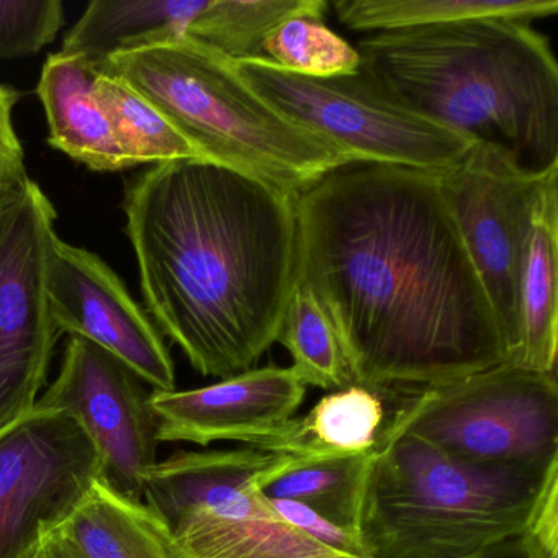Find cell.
I'll use <instances>...</instances> for the list:
<instances>
[{"mask_svg":"<svg viewBox=\"0 0 558 558\" xmlns=\"http://www.w3.org/2000/svg\"><path fill=\"white\" fill-rule=\"evenodd\" d=\"M295 217L296 286L355 385L427 388L506 362L437 172L351 162L299 192Z\"/></svg>","mask_w":558,"mask_h":558,"instance_id":"obj_1","label":"cell"},{"mask_svg":"<svg viewBox=\"0 0 558 558\" xmlns=\"http://www.w3.org/2000/svg\"><path fill=\"white\" fill-rule=\"evenodd\" d=\"M123 211L156 328L205 377L253 368L296 289L295 195L185 159L130 179Z\"/></svg>","mask_w":558,"mask_h":558,"instance_id":"obj_2","label":"cell"},{"mask_svg":"<svg viewBox=\"0 0 558 558\" xmlns=\"http://www.w3.org/2000/svg\"><path fill=\"white\" fill-rule=\"evenodd\" d=\"M361 70L421 116L511 156L558 165V64L527 22H459L367 35Z\"/></svg>","mask_w":558,"mask_h":558,"instance_id":"obj_3","label":"cell"},{"mask_svg":"<svg viewBox=\"0 0 558 558\" xmlns=\"http://www.w3.org/2000/svg\"><path fill=\"white\" fill-rule=\"evenodd\" d=\"M550 469L472 465L417 437L380 430L368 456L359 537L371 558L472 557L524 534Z\"/></svg>","mask_w":558,"mask_h":558,"instance_id":"obj_4","label":"cell"},{"mask_svg":"<svg viewBox=\"0 0 558 558\" xmlns=\"http://www.w3.org/2000/svg\"><path fill=\"white\" fill-rule=\"evenodd\" d=\"M96 71L151 104L207 161L256 175L289 194L351 165L257 96L234 61L192 38L110 58Z\"/></svg>","mask_w":558,"mask_h":558,"instance_id":"obj_5","label":"cell"},{"mask_svg":"<svg viewBox=\"0 0 558 558\" xmlns=\"http://www.w3.org/2000/svg\"><path fill=\"white\" fill-rule=\"evenodd\" d=\"M279 453L251 446L178 450L153 466L143 499L172 532L175 558H355L283 521L254 478Z\"/></svg>","mask_w":558,"mask_h":558,"instance_id":"obj_6","label":"cell"},{"mask_svg":"<svg viewBox=\"0 0 558 558\" xmlns=\"http://www.w3.org/2000/svg\"><path fill=\"white\" fill-rule=\"evenodd\" d=\"M244 83L293 125L351 162L440 172L475 145L421 116L359 70L339 76L290 73L266 58L234 61Z\"/></svg>","mask_w":558,"mask_h":558,"instance_id":"obj_7","label":"cell"},{"mask_svg":"<svg viewBox=\"0 0 558 558\" xmlns=\"http://www.w3.org/2000/svg\"><path fill=\"white\" fill-rule=\"evenodd\" d=\"M381 433L417 437L472 465L547 470L558 463L557 378L502 362L423 388Z\"/></svg>","mask_w":558,"mask_h":558,"instance_id":"obj_8","label":"cell"},{"mask_svg":"<svg viewBox=\"0 0 558 558\" xmlns=\"http://www.w3.org/2000/svg\"><path fill=\"white\" fill-rule=\"evenodd\" d=\"M57 210L37 182L0 228V433L37 408L60 331L47 293Z\"/></svg>","mask_w":558,"mask_h":558,"instance_id":"obj_9","label":"cell"},{"mask_svg":"<svg viewBox=\"0 0 558 558\" xmlns=\"http://www.w3.org/2000/svg\"><path fill=\"white\" fill-rule=\"evenodd\" d=\"M544 172L525 171L501 149L475 143L439 174L466 253L495 312L506 361L514 354L521 332L522 264L532 204Z\"/></svg>","mask_w":558,"mask_h":558,"instance_id":"obj_10","label":"cell"},{"mask_svg":"<svg viewBox=\"0 0 558 558\" xmlns=\"http://www.w3.org/2000/svg\"><path fill=\"white\" fill-rule=\"evenodd\" d=\"M102 459L73 414L35 408L0 433V558H27L50 525L73 514Z\"/></svg>","mask_w":558,"mask_h":558,"instance_id":"obj_11","label":"cell"},{"mask_svg":"<svg viewBox=\"0 0 558 558\" xmlns=\"http://www.w3.org/2000/svg\"><path fill=\"white\" fill-rule=\"evenodd\" d=\"M149 393L145 381L119 359L70 336L57 380L41 393L37 408L73 414L99 450L104 480L143 501L159 446Z\"/></svg>","mask_w":558,"mask_h":558,"instance_id":"obj_12","label":"cell"},{"mask_svg":"<svg viewBox=\"0 0 558 558\" xmlns=\"http://www.w3.org/2000/svg\"><path fill=\"white\" fill-rule=\"evenodd\" d=\"M47 293L61 336L99 345L153 390H175L174 361L161 332L97 254L54 234L48 250Z\"/></svg>","mask_w":558,"mask_h":558,"instance_id":"obj_13","label":"cell"},{"mask_svg":"<svg viewBox=\"0 0 558 558\" xmlns=\"http://www.w3.org/2000/svg\"><path fill=\"white\" fill-rule=\"evenodd\" d=\"M305 393L292 368L267 365L207 387L153 390L149 407L159 444L241 442L257 449L295 417Z\"/></svg>","mask_w":558,"mask_h":558,"instance_id":"obj_14","label":"cell"},{"mask_svg":"<svg viewBox=\"0 0 558 558\" xmlns=\"http://www.w3.org/2000/svg\"><path fill=\"white\" fill-rule=\"evenodd\" d=\"M96 68L76 54H50L37 94L47 113L48 143L96 172L133 168L117 142L109 116L96 94Z\"/></svg>","mask_w":558,"mask_h":558,"instance_id":"obj_15","label":"cell"},{"mask_svg":"<svg viewBox=\"0 0 558 558\" xmlns=\"http://www.w3.org/2000/svg\"><path fill=\"white\" fill-rule=\"evenodd\" d=\"M558 165L542 175L529 218L515 367L555 374L558 349Z\"/></svg>","mask_w":558,"mask_h":558,"instance_id":"obj_16","label":"cell"},{"mask_svg":"<svg viewBox=\"0 0 558 558\" xmlns=\"http://www.w3.org/2000/svg\"><path fill=\"white\" fill-rule=\"evenodd\" d=\"M207 0H94L64 38V53L94 68L187 35Z\"/></svg>","mask_w":558,"mask_h":558,"instance_id":"obj_17","label":"cell"},{"mask_svg":"<svg viewBox=\"0 0 558 558\" xmlns=\"http://www.w3.org/2000/svg\"><path fill=\"white\" fill-rule=\"evenodd\" d=\"M384 421L377 391L354 384L325 395L306 416L292 417L257 449L300 460L367 456L377 446Z\"/></svg>","mask_w":558,"mask_h":558,"instance_id":"obj_18","label":"cell"},{"mask_svg":"<svg viewBox=\"0 0 558 558\" xmlns=\"http://www.w3.org/2000/svg\"><path fill=\"white\" fill-rule=\"evenodd\" d=\"M64 529L87 558H175L168 522L104 478L90 486Z\"/></svg>","mask_w":558,"mask_h":558,"instance_id":"obj_19","label":"cell"},{"mask_svg":"<svg viewBox=\"0 0 558 558\" xmlns=\"http://www.w3.org/2000/svg\"><path fill=\"white\" fill-rule=\"evenodd\" d=\"M339 22L362 34H390L459 22L554 17L557 0H336Z\"/></svg>","mask_w":558,"mask_h":558,"instance_id":"obj_20","label":"cell"},{"mask_svg":"<svg viewBox=\"0 0 558 558\" xmlns=\"http://www.w3.org/2000/svg\"><path fill=\"white\" fill-rule=\"evenodd\" d=\"M371 453L325 460L280 456L254 478V485L266 498L302 502L335 524L357 532Z\"/></svg>","mask_w":558,"mask_h":558,"instance_id":"obj_21","label":"cell"},{"mask_svg":"<svg viewBox=\"0 0 558 558\" xmlns=\"http://www.w3.org/2000/svg\"><path fill=\"white\" fill-rule=\"evenodd\" d=\"M326 0H207L185 37L231 61L263 58L270 35L292 19L323 21Z\"/></svg>","mask_w":558,"mask_h":558,"instance_id":"obj_22","label":"cell"},{"mask_svg":"<svg viewBox=\"0 0 558 558\" xmlns=\"http://www.w3.org/2000/svg\"><path fill=\"white\" fill-rule=\"evenodd\" d=\"M96 94L133 168L149 162L205 159L151 104L122 81L99 73Z\"/></svg>","mask_w":558,"mask_h":558,"instance_id":"obj_23","label":"cell"},{"mask_svg":"<svg viewBox=\"0 0 558 558\" xmlns=\"http://www.w3.org/2000/svg\"><path fill=\"white\" fill-rule=\"evenodd\" d=\"M277 341L290 352L292 372L305 387L341 390L354 385L335 329L315 296L296 286Z\"/></svg>","mask_w":558,"mask_h":558,"instance_id":"obj_24","label":"cell"},{"mask_svg":"<svg viewBox=\"0 0 558 558\" xmlns=\"http://www.w3.org/2000/svg\"><path fill=\"white\" fill-rule=\"evenodd\" d=\"M264 53L282 70L303 76H339L361 70L357 48L313 19H292L280 25L264 45Z\"/></svg>","mask_w":558,"mask_h":558,"instance_id":"obj_25","label":"cell"},{"mask_svg":"<svg viewBox=\"0 0 558 558\" xmlns=\"http://www.w3.org/2000/svg\"><path fill=\"white\" fill-rule=\"evenodd\" d=\"M64 25L60 0H0V58L34 57L57 40Z\"/></svg>","mask_w":558,"mask_h":558,"instance_id":"obj_26","label":"cell"},{"mask_svg":"<svg viewBox=\"0 0 558 558\" xmlns=\"http://www.w3.org/2000/svg\"><path fill=\"white\" fill-rule=\"evenodd\" d=\"M269 499V498H267ZM274 511L319 545L355 558H371L357 532L342 527L316 512L315 509L290 499H269Z\"/></svg>","mask_w":558,"mask_h":558,"instance_id":"obj_27","label":"cell"},{"mask_svg":"<svg viewBox=\"0 0 558 558\" xmlns=\"http://www.w3.org/2000/svg\"><path fill=\"white\" fill-rule=\"evenodd\" d=\"M524 534H527L548 558L558 557V465L551 466L542 485Z\"/></svg>","mask_w":558,"mask_h":558,"instance_id":"obj_28","label":"cell"},{"mask_svg":"<svg viewBox=\"0 0 558 558\" xmlns=\"http://www.w3.org/2000/svg\"><path fill=\"white\" fill-rule=\"evenodd\" d=\"M21 94L14 87L0 84V169H25L24 148L14 129V109Z\"/></svg>","mask_w":558,"mask_h":558,"instance_id":"obj_29","label":"cell"},{"mask_svg":"<svg viewBox=\"0 0 558 558\" xmlns=\"http://www.w3.org/2000/svg\"><path fill=\"white\" fill-rule=\"evenodd\" d=\"M27 558H87L80 545L73 541L64 522L60 525H50L41 532L35 547Z\"/></svg>","mask_w":558,"mask_h":558,"instance_id":"obj_30","label":"cell"},{"mask_svg":"<svg viewBox=\"0 0 558 558\" xmlns=\"http://www.w3.org/2000/svg\"><path fill=\"white\" fill-rule=\"evenodd\" d=\"M469 558H548L527 534L512 535Z\"/></svg>","mask_w":558,"mask_h":558,"instance_id":"obj_31","label":"cell"},{"mask_svg":"<svg viewBox=\"0 0 558 558\" xmlns=\"http://www.w3.org/2000/svg\"><path fill=\"white\" fill-rule=\"evenodd\" d=\"M28 179L31 178H28L27 169H21V171L0 169V228L4 223L5 215L24 192Z\"/></svg>","mask_w":558,"mask_h":558,"instance_id":"obj_32","label":"cell"}]
</instances>
